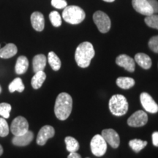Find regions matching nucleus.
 <instances>
[{
    "label": "nucleus",
    "instance_id": "f257e3e1",
    "mask_svg": "<svg viewBox=\"0 0 158 158\" xmlns=\"http://www.w3.org/2000/svg\"><path fill=\"white\" fill-rule=\"evenodd\" d=\"M73 109V99L70 94L62 92L57 96L54 106V113L59 120H66Z\"/></svg>",
    "mask_w": 158,
    "mask_h": 158
},
{
    "label": "nucleus",
    "instance_id": "f03ea898",
    "mask_svg": "<svg viewBox=\"0 0 158 158\" xmlns=\"http://www.w3.org/2000/svg\"><path fill=\"white\" fill-rule=\"evenodd\" d=\"M95 52L92 44L89 42L81 43L77 47L75 59L80 68H85L89 66L91 60L94 56Z\"/></svg>",
    "mask_w": 158,
    "mask_h": 158
},
{
    "label": "nucleus",
    "instance_id": "7ed1b4c3",
    "mask_svg": "<svg viewBox=\"0 0 158 158\" xmlns=\"http://www.w3.org/2000/svg\"><path fill=\"white\" fill-rule=\"evenodd\" d=\"M86 14L80 7L76 5L67 6L62 12V18L66 22L71 24H78L84 21Z\"/></svg>",
    "mask_w": 158,
    "mask_h": 158
},
{
    "label": "nucleus",
    "instance_id": "20e7f679",
    "mask_svg": "<svg viewBox=\"0 0 158 158\" xmlns=\"http://www.w3.org/2000/svg\"><path fill=\"white\" fill-rule=\"evenodd\" d=\"M109 109L112 114L116 116H123L128 110V102L127 99L122 94H115L110 99Z\"/></svg>",
    "mask_w": 158,
    "mask_h": 158
},
{
    "label": "nucleus",
    "instance_id": "39448f33",
    "mask_svg": "<svg viewBox=\"0 0 158 158\" xmlns=\"http://www.w3.org/2000/svg\"><path fill=\"white\" fill-rule=\"evenodd\" d=\"M93 21L101 33H107L110 30L111 22L108 15L104 12L98 10L93 15Z\"/></svg>",
    "mask_w": 158,
    "mask_h": 158
},
{
    "label": "nucleus",
    "instance_id": "423d86ee",
    "mask_svg": "<svg viewBox=\"0 0 158 158\" xmlns=\"http://www.w3.org/2000/svg\"><path fill=\"white\" fill-rule=\"evenodd\" d=\"M91 151L97 157H102L107 151V143L101 135H95L90 143Z\"/></svg>",
    "mask_w": 158,
    "mask_h": 158
},
{
    "label": "nucleus",
    "instance_id": "0eeeda50",
    "mask_svg": "<svg viewBox=\"0 0 158 158\" xmlns=\"http://www.w3.org/2000/svg\"><path fill=\"white\" fill-rule=\"evenodd\" d=\"M10 130L15 136L23 135L29 130L28 122L23 116H18L12 122Z\"/></svg>",
    "mask_w": 158,
    "mask_h": 158
},
{
    "label": "nucleus",
    "instance_id": "6e6552de",
    "mask_svg": "<svg viewBox=\"0 0 158 158\" xmlns=\"http://www.w3.org/2000/svg\"><path fill=\"white\" fill-rule=\"evenodd\" d=\"M148 122V116L143 110H137L127 119V124L130 127H139L144 126Z\"/></svg>",
    "mask_w": 158,
    "mask_h": 158
},
{
    "label": "nucleus",
    "instance_id": "1a4fd4ad",
    "mask_svg": "<svg viewBox=\"0 0 158 158\" xmlns=\"http://www.w3.org/2000/svg\"><path fill=\"white\" fill-rule=\"evenodd\" d=\"M141 103L144 109L151 114H156L158 112V105L152 98V96L147 92H142L140 95Z\"/></svg>",
    "mask_w": 158,
    "mask_h": 158
},
{
    "label": "nucleus",
    "instance_id": "9d476101",
    "mask_svg": "<svg viewBox=\"0 0 158 158\" xmlns=\"http://www.w3.org/2000/svg\"><path fill=\"white\" fill-rule=\"evenodd\" d=\"M55 135L54 128L51 125H45L40 130L37 137V143L40 146H44L49 138Z\"/></svg>",
    "mask_w": 158,
    "mask_h": 158
},
{
    "label": "nucleus",
    "instance_id": "9b49d317",
    "mask_svg": "<svg viewBox=\"0 0 158 158\" xmlns=\"http://www.w3.org/2000/svg\"><path fill=\"white\" fill-rule=\"evenodd\" d=\"M132 5L134 10L140 14L146 16L154 14L153 9L152 8L148 0H132Z\"/></svg>",
    "mask_w": 158,
    "mask_h": 158
},
{
    "label": "nucleus",
    "instance_id": "f8f14e48",
    "mask_svg": "<svg viewBox=\"0 0 158 158\" xmlns=\"http://www.w3.org/2000/svg\"><path fill=\"white\" fill-rule=\"evenodd\" d=\"M101 135L106 143H108L114 149L118 147L120 144V138L115 130L113 129H105L102 131Z\"/></svg>",
    "mask_w": 158,
    "mask_h": 158
},
{
    "label": "nucleus",
    "instance_id": "ddd939ff",
    "mask_svg": "<svg viewBox=\"0 0 158 158\" xmlns=\"http://www.w3.org/2000/svg\"><path fill=\"white\" fill-rule=\"evenodd\" d=\"M116 63L118 66L122 67L127 70L128 72L133 73L135 70V60L126 54H121L116 59Z\"/></svg>",
    "mask_w": 158,
    "mask_h": 158
},
{
    "label": "nucleus",
    "instance_id": "4468645a",
    "mask_svg": "<svg viewBox=\"0 0 158 158\" xmlns=\"http://www.w3.org/2000/svg\"><path fill=\"white\" fill-rule=\"evenodd\" d=\"M33 138H34V134L32 132L28 130L23 135H15L12 140V143L13 145L17 146V147H25V146L29 145L32 141Z\"/></svg>",
    "mask_w": 158,
    "mask_h": 158
},
{
    "label": "nucleus",
    "instance_id": "2eb2a0df",
    "mask_svg": "<svg viewBox=\"0 0 158 158\" xmlns=\"http://www.w3.org/2000/svg\"><path fill=\"white\" fill-rule=\"evenodd\" d=\"M31 23L34 29L37 31H41L44 29L45 19L44 16L40 12H34L31 15Z\"/></svg>",
    "mask_w": 158,
    "mask_h": 158
},
{
    "label": "nucleus",
    "instance_id": "dca6fc26",
    "mask_svg": "<svg viewBox=\"0 0 158 158\" xmlns=\"http://www.w3.org/2000/svg\"><path fill=\"white\" fill-rule=\"evenodd\" d=\"M135 62L142 68L148 70L152 67V59L147 54L143 53H138L135 56Z\"/></svg>",
    "mask_w": 158,
    "mask_h": 158
},
{
    "label": "nucleus",
    "instance_id": "f3484780",
    "mask_svg": "<svg viewBox=\"0 0 158 158\" xmlns=\"http://www.w3.org/2000/svg\"><path fill=\"white\" fill-rule=\"evenodd\" d=\"M18 52L16 45L13 43H8L3 48H0V57L2 59H9L14 56Z\"/></svg>",
    "mask_w": 158,
    "mask_h": 158
},
{
    "label": "nucleus",
    "instance_id": "a211bd4d",
    "mask_svg": "<svg viewBox=\"0 0 158 158\" xmlns=\"http://www.w3.org/2000/svg\"><path fill=\"white\" fill-rule=\"evenodd\" d=\"M47 59L46 56L43 54H38L36 55L32 61L33 65V70L35 73L39 72V71H43L45 65H46Z\"/></svg>",
    "mask_w": 158,
    "mask_h": 158
},
{
    "label": "nucleus",
    "instance_id": "6ab92c4d",
    "mask_svg": "<svg viewBox=\"0 0 158 158\" xmlns=\"http://www.w3.org/2000/svg\"><path fill=\"white\" fill-rule=\"evenodd\" d=\"M29 61L28 59L24 56H21L18 58L15 64V73L19 75H22L25 73L28 70Z\"/></svg>",
    "mask_w": 158,
    "mask_h": 158
},
{
    "label": "nucleus",
    "instance_id": "aec40b11",
    "mask_svg": "<svg viewBox=\"0 0 158 158\" xmlns=\"http://www.w3.org/2000/svg\"><path fill=\"white\" fill-rule=\"evenodd\" d=\"M45 78H46V75L43 71H39V72L35 73V76L31 78V86L35 89H38L42 86Z\"/></svg>",
    "mask_w": 158,
    "mask_h": 158
},
{
    "label": "nucleus",
    "instance_id": "412c9836",
    "mask_svg": "<svg viewBox=\"0 0 158 158\" xmlns=\"http://www.w3.org/2000/svg\"><path fill=\"white\" fill-rule=\"evenodd\" d=\"M135 84V80L130 77H119L116 79L117 86L123 89H128L132 88Z\"/></svg>",
    "mask_w": 158,
    "mask_h": 158
},
{
    "label": "nucleus",
    "instance_id": "4be33fe9",
    "mask_svg": "<svg viewBox=\"0 0 158 158\" xmlns=\"http://www.w3.org/2000/svg\"><path fill=\"white\" fill-rule=\"evenodd\" d=\"M48 61L51 68L54 71H58L60 69L62 62H61L60 59L59 58L58 56L54 52L51 51V52L48 53Z\"/></svg>",
    "mask_w": 158,
    "mask_h": 158
},
{
    "label": "nucleus",
    "instance_id": "5701e85b",
    "mask_svg": "<svg viewBox=\"0 0 158 158\" xmlns=\"http://www.w3.org/2000/svg\"><path fill=\"white\" fill-rule=\"evenodd\" d=\"M65 143H66L67 150L70 152H77L79 149V143L76 138L68 136L64 139Z\"/></svg>",
    "mask_w": 158,
    "mask_h": 158
},
{
    "label": "nucleus",
    "instance_id": "b1692460",
    "mask_svg": "<svg viewBox=\"0 0 158 158\" xmlns=\"http://www.w3.org/2000/svg\"><path fill=\"white\" fill-rule=\"evenodd\" d=\"M24 85L23 84L22 80L20 78H16L12 81L9 85L10 92H13L18 91L19 92H22L24 90Z\"/></svg>",
    "mask_w": 158,
    "mask_h": 158
},
{
    "label": "nucleus",
    "instance_id": "393cba45",
    "mask_svg": "<svg viewBox=\"0 0 158 158\" xmlns=\"http://www.w3.org/2000/svg\"><path fill=\"white\" fill-rule=\"evenodd\" d=\"M147 145V141L140 139H133L129 141V146L136 153H138Z\"/></svg>",
    "mask_w": 158,
    "mask_h": 158
},
{
    "label": "nucleus",
    "instance_id": "a878e982",
    "mask_svg": "<svg viewBox=\"0 0 158 158\" xmlns=\"http://www.w3.org/2000/svg\"><path fill=\"white\" fill-rule=\"evenodd\" d=\"M146 24L151 28L158 29V15L152 14L148 15L144 19Z\"/></svg>",
    "mask_w": 158,
    "mask_h": 158
},
{
    "label": "nucleus",
    "instance_id": "bb28decb",
    "mask_svg": "<svg viewBox=\"0 0 158 158\" xmlns=\"http://www.w3.org/2000/svg\"><path fill=\"white\" fill-rule=\"evenodd\" d=\"M49 19H50L52 25L55 27H59L62 25V18L58 12H51V13L49 14Z\"/></svg>",
    "mask_w": 158,
    "mask_h": 158
},
{
    "label": "nucleus",
    "instance_id": "cd10ccee",
    "mask_svg": "<svg viewBox=\"0 0 158 158\" xmlns=\"http://www.w3.org/2000/svg\"><path fill=\"white\" fill-rule=\"evenodd\" d=\"M11 108V106L8 103H6V102L0 103V116L5 118H9Z\"/></svg>",
    "mask_w": 158,
    "mask_h": 158
},
{
    "label": "nucleus",
    "instance_id": "c85d7f7f",
    "mask_svg": "<svg viewBox=\"0 0 158 158\" xmlns=\"http://www.w3.org/2000/svg\"><path fill=\"white\" fill-rule=\"evenodd\" d=\"M9 134L8 124L5 118H0V136L5 137Z\"/></svg>",
    "mask_w": 158,
    "mask_h": 158
},
{
    "label": "nucleus",
    "instance_id": "c756f323",
    "mask_svg": "<svg viewBox=\"0 0 158 158\" xmlns=\"http://www.w3.org/2000/svg\"><path fill=\"white\" fill-rule=\"evenodd\" d=\"M148 45H149V48L151 49L153 52L156 53V54H158V35L151 37Z\"/></svg>",
    "mask_w": 158,
    "mask_h": 158
},
{
    "label": "nucleus",
    "instance_id": "7c9ffc66",
    "mask_svg": "<svg viewBox=\"0 0 158 158\" xmlns=\"http://www.w3.org/2000/svg\"><path fill=\"white\" fill-rule=\"evenodd\" d=\"M51 5L56 9H63L68 6L65 0H51Z\"/></svg>",
    "mask_w": 158,
    "mask_h": 158
},
{
    "label": "nucleus",
    "instance_id": "2f4dec72",
    "mask_svg": "<svg viewBox=\"0 0 158 158\" xmlns=\"http://www.w3.org/2000/svg\"><path fill=\"white\" fill-rule=\"evenodd\" d=\"M149 5H151L152 8L153 9L154 14L158 13V2L157 0H148Z\"/></svg>",
    "mask_w": 158,
    "mask_h": 158
},
{
    "label": "nucleus",
    "instance_id": "473e14b6",
    "mask_svg": "<svg viewBox=\"0 0 158 158\" xmlns=\"http://www.w3.org/2000/svg\"><path fill=\"white\" fill-rule=\"evenodd\" d=\"M152 143L155 147H158V132H155L152 134Z\"/></svg>",
    "mask_w": 158,
    "mask_h": 158
},
{
    "label": "nucleus",
    "instance_id": "72a5a7b5",
    "mask_svg": "<svg viewBox=\"0 0 158 158\" xmlns=\"http://www.w3.org/2000/svg\"><path fill=\"white\" fill-rule=\"evenodd\" d=\"M68 158H81V156L77 152H70Z\"/></svg>",
    "mask_w": 158,
    "mask_h": 158
},
{
    "label": "nucleus",
    "instance_id": "f704fd0d",
    "mask_svg": "<svg viewBox=\"0 0 158 158\" xmlns=\"http://www.w3.org/2000/svg\"><path fill=\"white\" fill-rule=\"evenodd\" d=\"M2 154H3V148L2 147L1 144H0V156L2 155Z\"/></svg>",
    "mask_w": 158,
    "mask_h": 158
},
{
    "label": "nucleus",
    "instance_id": "c9c22d12",
    "mask_svg": "<svg viewBox=\"0 0 158 158\" xmlns=\"http://www.w3.org/2000/svg\"><path fill=\"white\" fill-rule=\"evenodd\" d=\"M105 2H113L115 0H103Z\"/></svg>",
    "mask_w": 158,
    "mask_h": 158
},
{
    "label": "nucleus",
    "instance_id": "e433bc0d",
    "mask_svg": "<svg viewBox=\"0 0 158 158\" xmlns=\"http://www.w3.org/2000/svg\"><path fill=\"white\" fill-rule=\"evenodd\" d=\"M2 92V88H1V86H0V93Z\"/></svg>",
    "mask_w": 158,
    "mask_h": 158
},
{
    "label": "nucleus",
    "instance_id": "4c0bfd02",
    "mask_svg": "<svg viewBox=\"0 0 158 158\" xmlns=\"http://www.w3.org/2000/svg\"><path fill=\"white\" fill-rule=\"evenodd\" d=\"M0 48H1V45H0Z\"/></svg>",
    "mask_w": 158,
    "mask_h": 158
},
{
    "label": "nucleus",
    "instance_id": "58836bf2",
    "mask_svg": "<svg viewBox=\"0 0 158 158\" xmlns=\"http://www.w3.org/2000/svg\"><path fill=\"white\" fill-rule=\"evenodd\" d=\"M86 158H89V157H86Z\"/></svg>",
    "mask_w": 158,
    "mask_h": 158
}]
</instances>
